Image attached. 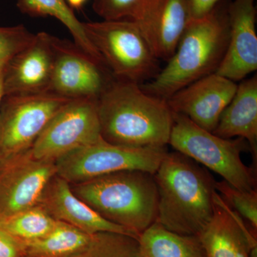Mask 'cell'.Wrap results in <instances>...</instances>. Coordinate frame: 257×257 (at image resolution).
Returning a JSON list of instances; mask_svg holds the SVG:
<instances>
[{
    "label": "cell",
    "instance_id": "obj_1",
    "mask_svg": "<svg viewBox=\"0 0 257 257\" xmlns=\"http://www.w3.org/2000/svg\"><path fill=\"white\" fill-rule=\"evenodd\" d=\"M101 135L105 141L130 147L169 145L174 112L166 99L140 84L111 79L97 99Z\"/></svg>",
    "mask_w": 257,
    "mask_h": 257
},
{
    "label": "cell",
    "instance_id": "obj_2",
    "mask_svg": "<svg viewBox=\"0 0 257 257\" xmlns=\"http://www.w3.org/2000/svg\"><path fill=\"white\" fill-rule=\"evenodd\" d=\"M154 178L158 192L156 222L177 234L197 236L214 214L215 181L178 152H167Z\"/></svg>",
    "mask_w": 257,
    "mask_h": 257
},
{
    "label": "cell",
    "instance_id": "obj_3",
    "mask_svg": "<svg viewBox=\"0 0 257 257\" xmlns=\"http://www.w3.org/2000/svg\"><path fill=\"white\" fill-rule=\"evenodd\" d=\"M227 13L218 5L204 18L192 20L165 68L141 84L151 95L167 100L198 79L216 73L227 48Z\"/></svg>",
    "mask_w": 257,
    "mask_h": 257
},
{
    "label": "cell",
    "instance_id": "obj_4",
    "mask_svg": "<svg viewBox=\"0 0 257 257\" xmlns=\"http://www.w3.org/2000/svg\"><path fill=\"white\" fill-rule=\"evenodd\" d=\"M72 191L104 219L138 236L156 222L158 192L154 175L149 172L101 176L77 184Z\"/></svg>",
    "mask_w": 257,
    "mask_h": 257
},
{
    "label": "cell",
    "instance_id": "obj_5",
    "mask_svg": "<svg viewBox=\"0 0 257 257\" xmlns=\"http://www.w3.org/2000/svg\"><path fill=\"white\" fill-rule=\"evenodd\" d=\"M87 38L115 79L143 84L160 72L158 59L136 23L128 20L82 23Z\"/></svg>",
    "mask_w": 257,
    "mask_h": 257
},
{
    "label": "cell",
    "instance_id": "obj_6",
    "mask_svg": "<svg viewBox=\"0 0 257 257\" xmlns=\"http://www.w3.org/2000/svg\"><path fill=\"white\" fill-rule=\"evenodd\" d=\"M169 145L191 160L220 175L225 182L242 191L256 189L253 171L243 163L241 152L249 149L243 138L224 139L174 113Z\"/></svg>",
    "mask_w": 257,
    "mask_h": 257
},
{
    "label": "cell",
    "instance_id": "obj_7",
    "mask_svg": "<svg viewBox=\"0 0 257 257\" xmlns=\"http://www.w3.org/2000/svg\"><path fill=\"white\" fill-rule=\"evenodd\" d=\"M167 152L165 147L121 146L101 138L56 161V175L69 184L124 171L155 175Z\"/></svg>",
    "mask_w": 257,
    "mask_h": 257
},
{
    "label": "cell",
    "instance_id": "obj_8",
    "mask_svg": "<svg viewBox=\"0 0 257 257\" xmlns=\"http://www.w3.org/2000/svg\"><path fill=\"white\" fill-rule=\"evenodd\" d=\"M70 100L50 92L5 96L0 106V162L30 150L52 116Z\"/></svg>",
    "mask_w": 257,
    "mask_h": 257
},
{
    "label": "cell",
    "instance_id": "obj_9",
    "mask_svg": "<svg viewBox=\"0 0 257 257\" xmlns=\"http://www.w3.org/2000/svg\"><path fill=\"white\" fill-rule=\"evenodd\" d=\"M101 138L97 99H72L52 116L30 152L37 160L55 162Z\"/></svg>",
    "mask_w": 257,
    "mask_h": 257
},
{
    "label": "cell",
    "instance_id": "obj_10",
    "mask_svg": "<svg viewBox=\"0 0 257 257\" xmlns=\"http://www.w3.org/2000/svg\"><path fill=\"white\" fill-rule=\"evenodd\" d=\"M54 64L50 92L69 99H98L111 80L105 67L75 43L52 36Z\"/></svg>",
    "mask_w": 257,
    "mask_h": 257
},
{
    "label": "cell",
    "instance_id": "obj_11",
    "mask_svg": "<svg viewBox=\"0 0 257 257\" xmlns=\"http://www.w3.org/2000/svg\"><path fill=\"white\" fill-rule=\"evenodd\" d=\"M55 175V162L37 160L30 150L0 162V216L39 206L47 186Z\"/></svg>",
    "mask_w": 257,
    "mask_h": 257
},
{
    "label": "cell",
    "instance_id": "obj_12",
    "mask_svg": "<svg viewBox=\"0 0 257 257\" xmlns=\"http://www.w3.org/2000/svg\"><path fill=\"white\" fill-rule=\"evenodd\" d=\"M236 88V82L213 73L177 91L167 101L174 113L184 115L194 124L212 133Z\"/></svg>",
    "mask_w": 257,
    "mask_h": 257
},
{
    "label": "cell",
    "instance_id": "obj_13",
    "mask_svg": "<svg viewBox=\"0 0 257 257\" xmlns=\"http://www.w3.org/2000/svg\"><path fill=\"white\" fill-rule=\"evenodd\" d=\"M255 0H232L226 8L229 42L216 73L236 82L257 69Z\"/></svg>",
    "mask_w": 257,
    "mask_h": 257
},
{
    "label": "cell",
    "instance_id": "obj_14",
    "mask_svg": "<svg viewBox=\"0 0 257 257\" xmlns=\"http://www.w3.org/2000/svg\"><path fill=\"white\" fill-rule=\"evenodd\" d=\"M52 36L47 32L36 34L28 46L8 61L5 67V96L50 92L54 64Z\"/></svg>",
    "mask_w": 257,
    "mask_h": 257
},
{
    "label": "cell",
    "instance_id": "obj_15",
    "mask_svg": "<svg viewBox=\"0 0 257 257\" xmlns=\"http://www.w3.org/2000/svg\"><path fill=\"white\" fill-rule=\"evenodd\" d=\"M256 234L216 192L214 214L197 236L205 257H257Z\"/></svg>",
    "mask_w": 257,
    "mask_h": 257
},
{
    "label": "cell",
    "instance_id": "obj_16",
    "mask_svg": "<svg viewBox=\"0 0 257 257\" xmlns=\"http://www.w3.org/2000/svg\"><path fill=\"white\" fill-rule=\"evenodd\" d=\"M39 206L56 220L72 225L87 234L110 232L139 238L133 231L99 215L74 194L69 182L57 175L47 186Z\"/></svg>",
    "mask_w": 257,
    "mask_h": 257
},
{
    "label": "cell",
    "instance_id": "obj_17",
    "mask_svg": "<svg viewBox=\"0 0 257 257\" xmlns=\"http://www.w3.org/2000/svg\"><path fill=\"white\" fill-rule=\"evenodd\" d=\"M219 138H243L256 155L257 77L245 79L237 85L232 99L225 108L215 130Z\"/></svg>",
    "mask_w": 257,
    "mask_h": 257
},
{
    "label": "cell",
    "instance_id": "obj_18",
    "mask_svg": "<svg viewBox=\"0 0 257 257\" xmlns=\"http://www.w3.org/2000/svg\"><path fill=\"white\" fill-rule=\"evenodd\" d=\"M190 21L187 0H166L150 37L158 60L172 57Z\"/></svg>",
    "mask_w": 257,
    "mask_h": 257
},
{
    "label": "cell",
    "instance_id": "obj_19",
    "mask_svg": "<svg viewBox=\"0 0 257 257\" xmlns=\"http://www.w3.org/2000/svg\"><path fill=\"white\" fill-rule=\"evenodd\" d=\"M140 257H205L197 236L182 235L155 222L139 236Z\"/></svg>",
    "mask_w": 257,
    "mask_h": 257
},
{
    "label": "cell",
    "instance_id": "obj_20",
    "mask_svg": "<svg viewBox=\"0 0 257 257\" xmlns=\"http://www.w3.org/2000/svg\"><path fill=\"white\" fill-rule=\"evenodd\" d=\"M20 12L31 17H52L63 24L73 37L74 43L98 63L106 67L102 57L84 32L82 22L64 0H18Z\"/></svg>",
    "mask_w": 257,
    "mask_h": 257
},
{
    "label": "cell",
    "instance_id": "obj_21",
    "mask_svg": "<svg viewBox=\"0 0 257 257\" xmlns=\"http://www.w3.org/2000/svg\"><path fill=\"white\" fill-rule=\"evenodd\" d=\"M166 0H93L92 9L103 20H128L150 37Z\"/></svg>",
    "mask_w": 257,
    "mask_h": 257
},
{
    "label": "cell",
    "instance_id": "obj_22",
    "mask_svg": "<svg viewBox=\"0 0 257 257\" xmlns=\"http://www.w3.org/2000/svg\"><path fill=\"white\" fill-rule=\"evenodd\" d=\"M93 234L57 220L54 229L40 239L23 243L25 257H66L80 251L90 242Z\"/></svg>",
    "mask_w": 257,
    "mask_h": 257
},
{
    "label": "cell",
    "instance_id": "obj_23",
    "mask_svg": "<svg viewBox=\"0 0 257 257\" xmlns=\"http://www.w3.org/2000/svg\"><path fill=\"white\" fill-rule=\"evenodd\" d=\"M57 222L40 206L13 215L0 216V227L23 243L43 237Z\"/></svg>",
    "mask_w": 257,
    "mask_h": 257
},
{
    "label": "cell",
    "instance_id": "obj_24",
    "mask_svg": "<svg viewBox=\"0 0 257 257\" xmlns=\"http://www.w3.org/2000/svg\"><path fill=\"white\" fill-rule=\"evenodd\" d=\"M66 257H140L138 241L126 235L97 233L85 248Z\"/></svg>",
    "mask_w": 257,
    "mask_h": 257
},
{
    "label": "cell",
    "instance_id": "obj_25",
    "mask_svg": "<svg viewBox=\"0 0 257 257\" xmlns=\"http://www.w3.org/2000/svg\"><path fill=\"white\" fill-rule=\"evenodd\" d=\"M216 192L225 202L238 213L244 221H247L251 229L257 230V192L242 191L236 189L223 180L216 182Z\"/></svg>",
    "mask_w": 257,
    "mask_h": 257
},
{
    "label": "cell",
    "instance_id": "obj_26",
    "mask_svg": "<svg viewBox=\"0 0 257 257\" xmlns=\"http://www.w3.org/2000/svg\"><path fill=\"white\" fill-rule=\"evenodd\" d=\"M24 25L0 27V62H8L35 38Z\"/></svg>",
    "mask_w": 257,
    "mask_h": 257
},
{
    "label": "cell",
    "instance_id": "obj_27",
    "mask_svg": "<svg viewBox=\"0 0 257 257\" xmlns=\"http://www.w3.org/2000/svg\"><path fill=\"white\" fill-rule=\"evenodd\" d=\"M0 257H25L23 242L0 227Z\"/></svg>",
    "mask_w": 257,
    "mask_h": 257
},
{
    "label": "cell",
    "instance_id": "obj_28",
    "mask_svg": "<svg viewBox=\"0 0 257 257\" xmlns=\"http://www.w3.org/2000/svg\"><path fill=\"white\" fill-rule=\"evenodd\" d=\"M221 1L223 0H187L191 20L207 16Z\"/></svg>",
    "mask_w": 257,
    "mask_h": 257
},
{
    "label": "cell",
    "instance_id": "obj_29",
    "mask_svg": "<svg viewBox=\"0 0 257 257\" xmlns=\"http://www.w3.org/2000/svg\"><path fill=\"white\" fill-rule=\"evenodd\" d=\"M8 62H0V106L4 97V72L5 65Z\"/></svg>",
    "mask_w": 257,
    "mask_h": 257
},
{
    "label": "cell",
    "instance_id": "obj_30",
    "mask_svg": "<svg viewBox=\"0 0 257 257\" xmlns=\"http://www.w3.org/2000/svg\"><path fill=\"white\" fill-rule=\"evenodd\" d=\"M72 10H82L88 0H64Z\"/></svg>",
    "mask_w": 257,
    "mask_h": 257
}]
</instances>
